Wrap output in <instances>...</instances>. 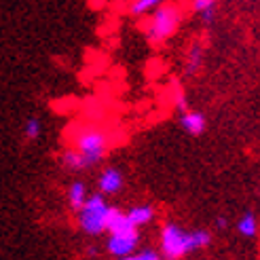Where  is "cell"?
Returning a JSON list of instances; mask_svg holds the SVG:
<instances>
[{"mask_svg": "<svg viewBox=\"0 0 260 260\" xmlns=\"http://www.w3.org/2000/svg\"><path fill=\"white\" fill-rule=\"evenodd\" d=\"M212 243L210 231H184L176 222H167L161 231V250L163 260H180L186 254L203 250Z\"/></svg>", "mask_w": 260, "mask_h": 260, "instance_id": "6da1fadb", "label": "cell"}, {"mask_svg": "<svg viewBox=\"0 0 260 260\" xmlns=\"http://www.w3.org/2000/svg\"><path fill=\"white\" fill-rule=\"evenodd\" d=\"M180 25V11L172 5H159L152 11V17L144 23V32L150 45H161L176 34Z\"/></svg>", "mask_w": 260, "mask_h": 260, "instance_id": "7a4b0ae2", "label": "cell"}, {"mask_svg": "<svg viewBox=\"0 0 260 260\" xmlns=\"http://www.w3.org/2000/svg\"><path fill=\"white\" fill-rule=\"evenodd\" d=\"M108 212H110V205L106 203V199L100 192L91 194V197H87L85 205L79 212V226L87 235H93V237L102 235V233H106Z\"/></svg>", "mask_w": 260, "mask_h": 260, "instance_id": "3957f363", "label": "cell"}, {"mask_svg": "<svg viewBox=\"0 0 260 260\" xmlns=\"http://www.w3.org/2000/svg\"><path fill=\"white\" fill-rule=\"evenodd\" d=\"M74 150L85 161V167L100 163L108 152V136L98 129H87L74 142Z\"/></svg>", "mask_w": 260, "mask_h": 260, "instance_id": "277c9868", "label": "cell"}, {"mask_svg": "<svg viewBox=\"0 0 260 260\" xmlns=\"http://www.w3.org/2000/svg\"><path fill=\"white\" fill-rule=\"evenodd\" d=\"M138 241H140V235H138V229H127V231H121V233H114L108 239V254L114 256L116 260L121 258H127L136 254V248H138Z\"/></svg>", "mask_w": 260, "mask_h": 260, "instance_id": "5b68a950", "label": "cell"}, {"mask_svg": "<svg viewBox=\"0 0 260 260\" xmlns=\"http://www.w3.org/2000/svg\"><path fill=\"white\" fill-rule=\"evenodd\" d=\"M125 184V178H123V172L116 170V167H106L102 172L100 180H98V188H100V194H116Z\"/></svg>", "mask_w": 260, "mask_h": 260, "instance_id": "8992f818", "label": "cell"}, {"mask_svg": "<svg viewBox=\"0 0 260 260\" xmlns=\"http://www.w3.org/2000/svg\"><path fill=\"white\" fill-rule=\"evenodd\" d=\"M180 125H182V129H184L186 134H190V136H199V134L205 132V116H203L201 112H192V110H188V112L182 114Z\"/></svg>", "mask_w": 260, "mask_h": 260, "instance_id": "52a82bcc", "label": "cell"}, {"mask_svg": "<svg viewBox=\"0 0 260 260\" xmlns=\"http://www.w3.org/2000/svg\"><path fill=\"white\" fill-rule=\"evenodd\" d=\"M127 220H129V224H132L134 229L138 226H144L148 222H152V218H154V207L152 205H136L132 207L127 214Z\"/></svg>", "mask_w": 260, "mask_h": 260, "instance_id": "ba28073f", "label": "cell"}, {"mask_svg": "<svg viewBox=\"0 0 260 260\" xmlns=\"http://www.w3.org/2000/svg\"><path fill=\"white\" fill-rule=\"evenodd\" d=\"M85 201H87V186H85V182L74 180L72 184L68 186V203H70L72 210L81 212V207L85 205Z\"/></svg>", "mask_w": 260, "mask_h": 260, "instance_id": "9c48e42d", "label": "cell"}, {"mask_svg": "<svg viewBox=\"0 0 260 260\" xmlns=\"http://www.w3.org/2000/svg\"><path fill=\"white\" fill-rule=\"evenodd\" d=\"M203 66V47L199 43H194L190 49H188V53H186V61H184V70L188 74H197Z\"/></svg>", "mask_w": 260, "mask_h": 260, "instance_id": "30bf717a", "label": "cell"}, {"mask_svg": "<svg viewBox=\"0 0 260 260\" xmlns=\"http://www.w3.org/2000/svg\"><path fill=\"white\" fill-rule=\"evenodd\" d=\"M237 231H239V235L243 237H256L258 235V218L254 212H245L241 218H239V222H237Z\"/></svg>", "mask_w": 260, "mask_h": 260, "instance_id": "8fae6325", "label": "cell"}, {"mask_svg": "<svg viewBox=\"0 0 260 260\" xmlns=\"http://www.w3.org/2000/svg\"><path fill=\"white\" fill-rule=\"evenodd\" d=\"M192 7H194V13H199L205 23L214 21V17H216V3L214 0H197Z\"/></svg>", "mask_w": 260, "mask_h": 260, "instance_id": "7c38bea8", "label": "cell"}, {"mask_svg": "<svg viewBox=\"0 0 260 260\" xmlns=\"http://www.w3.org/2000/svg\"><path fill=\"white\" fill-rule=\"evenodd\" d=\"M61 163L68 167V170H72V172H81V170H87L85 167V161L79 157V152H76L74 148H68L66 152L61 154Z\"/></svg>", "mask_w": 260, "mask_h": 260, "instance_id": "4fadbf2b", "label": "cell"}, {"mask_svg": "<svg viewBox=\"0 0 260 260\" xmlns=\"http://www.w3.org/2000/svg\"><path fill=\"white\" fill-rule=\"evenodd\" d=\"M41 121L38 119H28L25 121V125H23V138H25V142H36L38 138H41Z\"/></svg>", "mask_w": 260, "mask_h": 260, "instance_id": "5bb4252c", "label": "cell"}, {"mask_svg": "<svg viewBox=\"0 0 260 260\" xmlns=\"http://www.w3.org/2000/svg\"><path fill=\"white\" fill-rule=\"evenodd\" d=\"M159 5H161L159 0H138V3H134L129 7V11H132V15H144V13L154 11Z\"/></svg>", "mask_w": 260, "mask_h": 260, "instance_id": "9a60e30c", "label": "cell"}, {"mask_svg": "<svg viewBox=\"0 0 260 260\" xmlns=\"http://www.w3.org/2000/svg\"><path fill=\"white\" fill-rule=\"evenodd\" d=\"M174 104H176V108H178L182 114L188 112V100H186L184 91H182L180 85H176V91H174Z\"/></svg>", "mask_w": 260, "mask_h": 260, "instance_id": "2e32d148", "label": "cell"}, {"mask_svg": "<svg viewBox=\"0 0 260 260\" xmlns=\"http://www.w3.org/2000/svg\"><path fill=\"white\" fill-rule=\"evenodd\" d=\"M121 260H163L161 254H157L154 250H144V252H138V254H132L127 258H121Z\"/></svg>", "mask_w": 260, "mask_h": 260, "instance_id": "e0dca14e", "label": "cell"}, {"mask_svg": "<svg viewBox=\"0 0 260 260\" xmlns=\"http://www.w3.org/2000/svg\"><path fill=\"white\" fill-rule=\"evenodd\" d=\"M216 224H218V229H226L229 222H226V218H218V220H216Z\"/></svg>", "mask_w": 260, "mask_h": 260, "instance_id": "ac0fdd59", "label": "cell"}]
</instances>
